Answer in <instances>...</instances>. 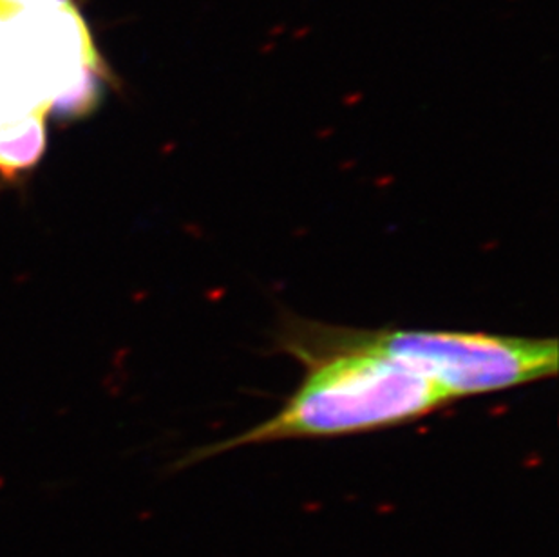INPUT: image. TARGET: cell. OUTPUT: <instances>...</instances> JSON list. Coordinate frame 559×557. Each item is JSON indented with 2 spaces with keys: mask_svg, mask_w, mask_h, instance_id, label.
<instances>
[{
  "mask_svg": "<svg viewBox=\"0 0 559 557\" xmlns=\"http://www.w3.org/2000/svg\"><path fill=\"white\" fill-rule=\"evenodd\" d=\"M0 4L13 5V8H24V5L40 4L55 10H69L73 8L71 0H0Z\"/></svg>",
  "mask_w": 559,
  "mask_h": 557,
  "instance_id": "obj_3",
  "label": "cell"
},
{
  "mask_svg": "<svg viewBox=\"0 0 559 557\" xmlns=\"http://www.w3.org/2000/svg\"><path fill=\"white\" fill-rule=\"evenodd\" d=\"M511 2H514V0H511Z\"/></svg>",
  "mask_w": 559,
  "mask_h": 557,
  "instance_id": "obj_7",
  "label": "cell"
},
{
  "mask_svg": "<svg viewBox=\"0 0 559 557\" xmlns=\"http://www.w3.org/2000/svg\"><path fill=\"white\" fill-rule=\"evenodd\" d=\"M277 344L307 369L277 413L236 437L192 452L190 462L241 447L354 437L420 420L453 400L390 358L277 333Z\"/></svg>",
  "mask_w": 559,
  "mask_h": 557,
  "instance_id": "obj_1",
  "label": "cell"
},
{
  "mask_svg": "<svg viewBox=\"0 0 559 557\" xmlns=\"http://www.w3.org/2000/svg\"><path fill=\"white\" fill-rule=\"evenodd\" d=\"M311 32H313V27L311 26L297 27V29H294V33H292V38H294V40H305V38L310 37Z\"/></svg>",
  "mask_w": 559,
  "mask_h": 557,
  "instance_id": "obj_4",
  "label": "cell"
},
{
  "mask_svg": "<svg viewBox=\"0 0 559 557\" xmlns=\"http://www.w3.org/2000/svg\"><path fill=\"white\" fill-rule=\"evenodd\" d=\"M281 333L330 346L373 352L433 382L449 399L500 393L558 374L555 336L492 335L449 330L333 327L290 317Z\"/></svg>",
  "mask_w": 559,
  "mask_h": 557,
  "instance_id": "obj_2",
  "label": "cell"
},
{
  "mask_svg": "<svg viewBox=\"0 0 559 557\" xmlns=\"http://www.w3.org/2000/svg\"><path fill=\"white\" fill-rule=\"evenodd\" d=\"M275 48H277V44L274 43V40H270V43H264L261 48H259V54L261 55H269L274 54Z\"/></svg>",
  "mask_w": 559,
  "mask_h": 557,
  "instance_id": "obj_6",
  "label": "cell"
},
{
  "mask_svg": "<svg viewBox=\"0 0 559 557\" xmlns=\"http://www.w3.org/2000/svg\"><path fill=\"white\" fill-rule=\"evenodd\" d=\"M285 32V22H280V24H275V26L270 27L269 33H266V35H269L270 38H277L281 37V35H283V33Z\"/></svg>",
  "mask_w": 559,
  "mask_h": 557,
  "instance_id": "obj_5",
  "label": "cell"
}]
</instances>
